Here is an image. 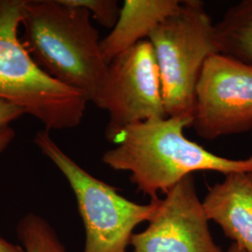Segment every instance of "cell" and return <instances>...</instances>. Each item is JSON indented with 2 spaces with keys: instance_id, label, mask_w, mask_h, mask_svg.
I'll list each match as a JSON object with an SVG mask.
<instances>
[{
  "instance_id": "obj_1",
  "label": "cell",
  "mask_w": 252,
  "mask_h": 252,
  "mask_svg": "<svg viewBox=\"0 0 252 252\" xmlns=\"http://www.w3.org/2000/svg\"><path fill=\"white\" fill-rule=\"evenodd\" d=\"M192 125L186 117L154 118L127 126L118 134L114 148L102 156V162L117 171L130 172L136 189L152 200L167 193L180 180L197 171L228 175L252 172V156L234 160L210 153L190 141L184 129Z\"/></svg>"
},
{
  "instance_id": "obj_2",
  "label": "cell",
  "mask_w": 252,
  "mask_h": 252,
  "mask_svg": "<svg viewBox=\"0 0 252 252\" xmlns=\"http://www.w3.org/2000/svg\"><path fill=\"white\" fill-rule=\"evenodd\" d=\"M86 9L62 0H24L21 40L36 64L97 107L108 63Z\"/></svg>"
},
{
  "instance_id": "obj_3",
  "label": "cell",
  "mask_w": 252,
  "mask_h": 252,
  "mask_svg": "<svg viewBox=\"0 0 252 252\" xmlns=\"http://www.w3.org/2000/svg\"><path fill=\"white\" fill-rule=\"evenodd\" d=\"M24 0H0V99L38 120L47 130L81 125L88 98L46 74L19 36Z\"/></svg>"
},
{
  "instance_id": "obj_4",
  "label": "cell",
  "mask_w": 252,
  "mask_h": 252,
  "mask_svg": "<svg viewBox=\"0 0 252 252\" xmlns=\"http://www.w3.org/2000/svg\"><path fill=\"white\" fill-rule=\"evenodd\" d=\"M148 40L158 64L167 116L192 119L204 64L219 54L215 25L204 3L182 1L179 10L155 27Z\"/></svg>"
},
{
  "instance_id": "obj_5",
  "label": "cell",
  "mask_w": 252,
  "mask_h": 252,
  "mask_svg": "<svg viewBox=\"0 0 252 252\" xmlns=\"http://www.w3.org/2000/svg\"><path fill=\"white\" fill-rule=\"evenodd\" d=\"M34 143L72 189L85 228L83 252H127L135 227L153 220L161 199L141 205L124 197L116 188L94 178L63 152L45 128L36 133Z\"/></svg>"
},
{
  "instance_id": "obj_6",
  "label": "cell",
  "mask_w": 252,
  "mask_h": 252,
  "mask_svg": "<svg viewBox=\"0 0 252 252\" xmlns=\"http://www.w3.org/2000/svg\"><path fill=\"white\" fill-rule=\"evenodd\" d=\"M97 108L108 111L106 139L111 142L127 126L168 117L153 46L142 40L108 63Z\"/></svg>"
},
{
  "instance_id": "obj_7",
  "label": "cell",
  "mask_w": 252,
  "mask_h": 252,
  "mask_svg": "<svg viewBox=\"0 0 252 252\" xmlns=\"http://www.w3.org/2000/svg\"><path fill=\"white\" fill-rule=\"evenodd\" d=\"M191 126L206 140L252 132V66L212 54L196 86Z\"/></svg>"
},
{
  "instance_id": "obj_8",
  "label": "cell",
  "mask_w": 252,
  "mask_h": 252,
  "mask_svg": "<svg viewBox=\"0 0 252 252\" xmlns=\"http://www.w3.org/2000/svg\"><path fill=\"white\" fill-rule=\"evenodd\" d=\"M208 219L192 175L160 200L155 216L143 232L134 234V252H221L210 234Z\"/></svg>"
},
{
  "instance_id": "obj_9",
  "label": "cell",
  "mask_w": 252,
  "mask_h": 252,
  "mask_svg": "<svg viewBox=\"0 0 252 252\" xmlns=\"http://www.w3.org/2000/svg\"><path fill=\"white\" fill-rule=\"evenodd\" d=\"M208 220L240 249L252 252V172H235L217 182L202 201Z\"/></svg>"
},
{
  "instance_id": "obj_10",
  "label": "cell",
  "mask_w": 252,
  "mask_h": 252,
  "mask_svg": "<svg viewBox=\"0 0 252 252\" xmlns=\"http://www.w3.org/2000/svg\"><path fill=\"white\" fill-rule=\"evenodd\" d=\"M181 3L180 0H126L116 25L101 39V51L107 63L148 39L155 27L179 10Z\"/></svg>"
},
{
  "instance_id": "obj_11",
  "label": "cell",
  "mask_w": 252,
  "mask_h": 252,
  "mask_svg": "<svg viewBox=\"0 0 252 252\" xmlns=\"http://www.w3.org/2000/svg\"><path fill=\"white\" fill-rule=\"evenodd\" d=\"M219 54L252 66V0H242L226 10L215 25Z\"/></svg>"
},
{
  "instance_id": "obj_12",
  "label": "cell",
  "mask_w": 252,
  "mask_h": 252,
  "mask_svg": "<svg viewBox=\"0 0 252 252\" xmlns=\"http://www.w3.org/2000/svg\"><path fill=\"white\" fill-rule=\"evenodd\" d=\"M17 234L26 252H67L53 226L36 213L20 220Z\"/></svg>"
},
{
  "instance_id": "obj_13",
  "label": "cell",
  "mask_w": 252,
  "mask_h": 252,
  "mask_svg": "<svg viewBox=\"0 0 252 252\" xmlns=\"http://www.w3.org/2000/svg\"><path fill=\"white\" fill-rule=\"evenodd\" d=\"M63 3L86 9L102 27L112 29L117 23L121 8L117 0H62Z\"/></svg>"
},
{
  "instance_id": "obj_14",
  "label": "cell",
  "mask_w": 252,
  "mask_h": 252,
  "mask_svg": "<svg viewBox=\"0 0 252 252\" xmlns=\"http://www.w3.org/2000/svg\"><path fill=\"white\" fill-rule=\"evenodd\" d=\"M15 137V131L11 126L0 129V153H3ZM0 252H26L21 245L10 243L0 236Z\"/></svg>"
},
{
  "instance_id": "obj_15",
  "label": "cell",
  "mask_w": 252,
  "mask_h": 252,
  "mask_svg": "<svg viewBox=\"0 0 252 252\" xmlns=\"http://www.w3.org/2000/svg\"><path fill=\"white\" fill-rule=\"evenodd\" d=\"M25 115V112L17 106L0 99V129Z\"/></svg>"
},
{
  "instance_id": "obj_16",
  "label": "cell",
  "mask_w": 252,
  "mask_h": 252,
  "mask_svg": "<svg viewBox=\"0 0 252 252\" xmlns=\"http://www.w3.org/2000/svg\"><path fill=\"white\" fill-rule=\"evenodd\" d=\"M221 252H224L223 251ZM246 252V251H244L242 249H240L238 246H236L235 244H232L231 246H230V248L227 250V252Z\"/></svg>"
},
{
  "instance_id": "obj_17",
  "label": "cell",
  "mask_w": 252,
  "mask_h": 252,
  "mask_svg": "<svg viewBox=\"0 0 252 252\" xmlns=\"http://www.w3.org/2000/svg\"></svg>"
}]
</instances>
